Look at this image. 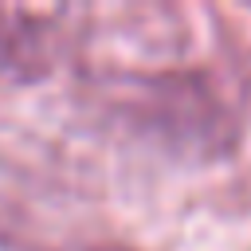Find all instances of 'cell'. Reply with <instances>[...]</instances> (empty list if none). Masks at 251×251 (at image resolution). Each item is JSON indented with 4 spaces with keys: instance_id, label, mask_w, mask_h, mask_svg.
<instances>
[{
    "instance_id": "6da1fadb",
    "label": "cell",
    "mask_w": 251,
    "mask_h": 251,
    "mask_svg": "<svg viewBox=\"0 0 251 251\" xmlns=\"http://www.w3.org/2000/svg\"><path fill=\"white\" fill-rule=\"evenodd\" d=\"M51 67V35L47 24L31 12L0 8V86L31 82Z\"/></svg>"
}]
</instances>
